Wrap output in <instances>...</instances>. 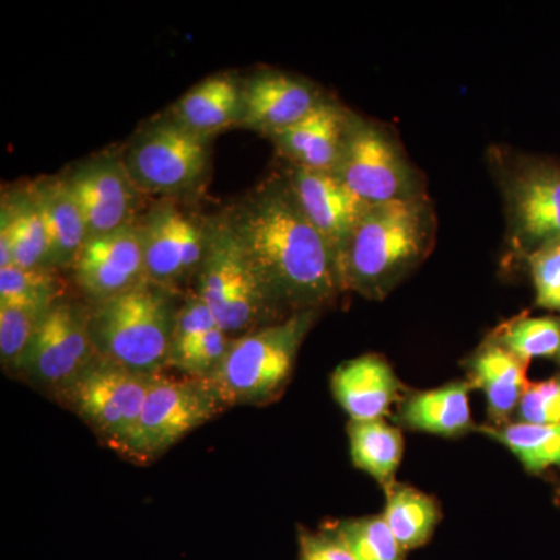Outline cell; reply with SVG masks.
Returning a JSON list of instances; mask_svg holds the SVG:
<instances>
[{
	"label": "cell",
	"mask_w": 560,
	"mask_h": 560,
	"mask_svg": "<svg viewBox=\"0 0 560 560\" xmlns=\"http://www.w3.org/2000/svg\"><path fill=\"white\" fill-rule=\"evenodd\" d=\"M224 213L287 315L319 311L345 293L337 256L302 212L287 176L265 180Z\"/></svg>",
	"instance_id": "1"
},
{
	"label": "cell",
	"mask_w": 560,
	"mask_h": 560,
	"mask_svg": "<svg viewBox=\"0 0 560 560\" xmlns=\"http://www.w3.org/2000/svg\"><path fill=\"white\" fill-rule=\"evenodd\" d=\"M438 217L429 195L368 206L338 265L342 291L382 301L430 256Z\"/></svg>",
	"instance_id": "2"
},
{
	"label": "cell",
	"mask_w": 560,
	"mask_h": 560,
	"mask_svg": "<svg viewBox=\"0 0 560 560\" xmlns=\"http://www.w3.org/2000/svg\"><path fill=\"white\" fill-rule=\"evenodd\" d=\"M171 289L140 283L91 305V337L98 359L140 374L167 368L179 307Z\"/></svg>",
	"instance_id": "3"
},
{
	"label": "cell",
	"mask_w": 560,
	"mask_h": 560,
	"mask_svg": "<svg viewBox=\"0 0 560 560\" xmlns=\"http://www.w3.org/2000/svg\"><path fill=\"white\" fill-rule=\"evenodd\" d=\"M488 162L506 217L503 264L512 268L560 241V162L508 147H490Z\"/></svg>",
	"instance_id": "4"
},
{
	"label": "cell",
	"mask_w": 560,
	"mask_h": 560,
	"mask_svg": "<svg viewBox=\"0 0 560 560\" xmlns=\"http://www.w3.org/2000/svg\"><path fill=\"white\" fill-rule=\"evenodd\" d=\"M197 280L198 296L232 338L290 316L271 296L224 212L206 219L205 259Z\"/></svg>",
	"instance_id": "5"
},
{
	"label": "cell",
	"mask_w": 560,
	"mask_h": 560,
	"mask_svg": "<svg viewBox=\"0 0 560 560\" xmlns=\"http://www.w3.org/2000/svg\"><path fill=\"white\" fill-rule=\"evenodd\" d=\"M318 313H291L279 323L234 338L220 366L202 381L221 407L267 405L282 396Z\"/></svg>",
	"instance_id": "6"
},
{
	"label": "cell",
	"mask_w": 560,
	"mask_h": 560,
	"mask_svg": "<svg viewBox=\"0 0 560 560\" xmlns=\"http://www.w3.org/2000/svg\"><path fill=\"white\" fill-rule=\"evenodd\" d=\"M334 175L368 205L429 195L425 176L412 164L396 132L353 110Z\"/></svg>",
	"instance_id": "7"
},
{
	"label": "cell",
	"mask_w": 560,
	"mask_h": 560,
	"mask_svg": "<svg viewBox=\"0 0 560 560\" xmlns=\"http://www.w3.org/2000/svg\"><path fill=\"white\" fill-rule=\"evenodd\" d=\"M212 138L178 124L167 113L132 136L121 151L128 175L140 194L183 197L205 183Z\"/></svg>",
	"instance_id": "8"
},
{
	"label": "cell",
	"mask_w": 560,
	"mask_h": 560,
	"mask_svg": "<svg viewBox=\"0 0 560 560\" xmlns=\"http://www.w3.org/2000/svg\"><path fill=\"white\" fill-rule=\"evenodd\" d=\"M154 375L125 370L97 357L58 394L106 444L127 453Z\"/></svg>",
	"instance_id": "9"
},
{
	"label": "cell",
	"mask_w": 560,
	"mask_h": 560,
	"mask_svg": "<svg viewBox=\"0 0 560 560\" xmlns=\"http://www.w3.org/2000/svg\"><path fill=\"white\" fill-rule=\"evenodd\" d=\"M90 323L91 307L62 298L55 302L40 320L18 372L58 393L68 388L97 359Z\"/></svg>",
	"instance_id": "10"
},
{
	"label": "cell",
	"mask_w": 560,
	"mask_h": 560,
	"mask_svg": "<svg viewBox=\"0 0 560 560\" xmlns=\"http://www.w3.org/2000/svg\"><path fill=\"white\" fill-rule=\"evenodd\" d=\"M220 401L202 381H175L156 374L140 415L138 429L125 455L156 458L190 431L219 412Z\"/></svg>",
	"instance_id": "11"
},
{
	"label": "cell",
	"mask_w": 560,
	"mask_h": 560,
	"mask_svg": "<svg viewBox=\"0 0 560 560\" xmlns=\"http://www.w3.org/2000/svg\"><path fill=\"white\" fill-rule=\"evenodd\" d=\"M138 224L149 282L175 290L197 278L205 259L206 220L164 198Z\"/></svg>",
	"instance_id": "12"
},
{
	"label": "cell",
	"mask_w": 560,
	"mask_h": 560,
	"mask_svg": "<svg viewBox=\"0 0 560 560\" xmlns=\"http://www.w3.org/2000/svg\"><path fill=\"white\" fill-rule=\"evenodd\" d=\"M86 221L90 237L136 223L140 191L125 167L121 153H103L80 162L65 176Z\"/></svg>",
	"instance_id": "13"
},
{
	"label": "cell",
	"mask_w": 560,
	"mask_h": 560,
	"mask_svg": "<svg viewBox=\"0 0 560 560\" xmlns=\"http://www.w3.org/2000/svg\"><path fill=\"white\" fill-rule=\"evenodd\" d=\"M72 271L77 285L91 305L147 282L138 221L88 238Z\"/></svg>",
	"instance_id": "14"
},
{
	"label": "cell",
	"mask_w": 560,
	"mask_h": 560,
	"mask_svg": "<svg viewBox=\"0 0 560 560\" xmlns=\"http://www.w3.org/2000/svg\"><path fill=\"white\" fill-rule=\"evenodd\" d=\"M326 95L312 81L290 73H254L242 84L241 127L271 138L308 116Z\"/></svg>",
	"instance_id": "15"
},
{
	"label": "cell",
	"mask_w": 560,
	"mask_h": 560,
	"mask_svg": "<svg viewBox=\"0 0 560 560\" xmlns=\"http://www.w3.org/2000/svg\"><path fill=\"white\" fill-rule=\"evenodd\" d=\"M285 176L302 212L340 259L350 235L370 205L352 194L334 173L290 165Z\"/></svg>",
	"instance_id": "16"
},
{
	"label": "cell",
	"mask_w": 560,
	"mask_h": 560,
	"mask_svg": "<svg viewBox=\"0 0 560 560\" xmlns=\"http://www.w3.org/2000/svg\"><path fill=\"white\" fill-rule=\"evenodd\" d=\"M349 117L350 109L326 95L308 116L270 139L291 167L334 173L340 160Z\"/></svg>",
	"instance_id": "17"
},
{
	"label": "cell",
	"mask_w": 560,
	"mask_h": 560,
	"mask_svg": "<svg viewBox=\"0 0 560 560\" xmlns=\"http://www.w3.org/2000/svg\"><path fill=\"white\" fill-rule=\"evenodd\" d=\"M335 400L350 420H378L400 397L401 383L393 366L377 353L345 361L330 378Z\"/></svg>",
	"instance_id": "18"
},
{
	"label": "cell",
	"mask_w": 560,
	"mask_h": 560,
	"mask_svg": "<svg viewBox=\"0 0 560 560\" xmlns=\"http://www.w3.org/2000/svg\"><path fill=\"white\" fill-rule=\"evenodd\" d=\"M50 268L49 237L32 183L3 191L0 208V268Z\"/></svg>",
	"instance_id": "19"
},
{
	"label": "cell",
	"mask_w": 560,
	"mask_h": 560,
	"mask_svg": "<svg viewBox=\"0 0 560 560\" xmlns=\"http://www.w3.org/2000/svg\"><path fill=\"white\" fill-rule=\"evenodd\" d=\"M529 363L490 337L470 357L467 382L485 393L492 427L506 425L517 411L529 385Z\"/></svg>",
	"instance_id": "20"
},
{
	"label": "cell",
	"mask_w": 560,
	"mask_h": 560,
	"mask_svg": "<svg viewBox=\"0 0 560 560\" xmlns=\"http://www.w3.org/2000/svg\"><path fill=\"white\" fill-rule=\"evenodd\" d=\"M242 84L232 73L209 77L173 103L167 114L189 130L213 138L241 127Z\"/></svg>",
	"instance_id": "21"
},
{
	"label": "cell",
	"mask_w": 560,
	"mask_h": 560,
	"mask_svg": "<svg viewBox=\"0 0 560 560\" xmlns=\"http://www.w3.org/2000/svg\"><path fill=\"white\" fill-rule=\"evenodd\" d=\"M32 186L49 237V267L51 270H72L90 238L80 206L65 178L33 180Z\"/></svg>",
	"instance_id": "22"
},
{
	"label": "cell",
	"mask_w": 560,
	"mask_h": 560,
	"mask_svg": "<svg viewBox=\"0 0 560 560\" xmlns=\"http://www.w3.org/2000/svg\"><path fill=\"white\" fill-rule=\"evenodd\" d=\"M470 383L452 382L440 388L418 390L400 405L397 422L412 431L456 438L474 430Z\"/></svg>",
	"instance_id": "23"
},
{
	"label": "cell",
	"mask_w": 560,
	"mask_h": 560,
	"mask_svg": "<svg viewBox=\"0 0 560 560\" xmlns=\"http://www.w3.org/2000/svg\"><path fill=\"white\" fill-rule=\"evenodd\" d=\"M348 433L353 466L366 471L383 488L393 485L404 458L405 442L400 430L383 419L350 420Z\"/></svg>",
	"instance_id": "24"
},
{
	"label": "cell",
	"mask_w": 560,
	"mask_h": 560,
	"mask_svg": "<svg viewBox=\"0 0 560 560\" xmlns=\"http://www.w3.org/2000/svg\"><path fill=\"white\" fill-rule=\"evenodd\" d=\"M386 503L382 517L405 552L418 550L433 537L441 521L436 501L427 493L394 481L385 488Z\"/></svg>",
	"instance_id": "25"
},
{
	"label": "cell",
	"mask_w": 560,
	"mask_h": 560,
	"mask_svg": "<svg viewBox=\"0 0 560 560\" xmlns=\"http://www.w3.org/2000/svg\"><path fill=\"white\" fill-rule=\"evenodd\" d=\"M481 431L503 444L529 474L560 467V423L533 425L514 422L503 427H482Z\"/></svg>",
	"instance_id": "26"
},
{
	"label": "cell",
	"mask_w": 560,
	"mask_h": 560,
	"mask_svg": "<svg viewBox=\"0 0 560 560\" xmlns=\"http://www.w3.org/2000/svg\"><path fill=\"white\" fill-rule=\"evenodd\" d=\"M492 340L511 350L523 360L559 359L560 318L559 316H517L501 324L490 335Z\"/></svg>",
	"instance_id": "27"
},
{
	"label": "cell",
	"mask_w": 560,
	"mask_h": 560,
	"mask_svg": "<svg viewBox=\"0 0 560 560\" xmlns=\"http://www.w3.org/2000/svg\"><path fill=\"white\" fill-rule=\"evenodd\" d=\"M61 300L60 279L51 268H0V304L50 307Z\"/></svg>",
	"instance_id": "28"
},
{
	"label": "cell",
	"mask_w": 560,
	"mask_h": 560,
	"mask_svg": "<svg viewBox=\"0 0 560 560\" xmlns=\"http://www.w3.org/2000/svg\"><path fill=\"white\" fill-rule=\"evenodd\" d=\"M50 307L0 304V359L3 366L18 371Z\"/></svg>",
	"instance_id": "29"
},
{
	"label": "cell",
	"mask_w": 560,
	"mask_h": 560,
	"mask_svg": "<svg viewBox=\"0 0 560 560\" xmlns=\"http://www.w3.org/2000/svg\"><path fill=\"white\" fill-rule=\"evenodd\" d=\"M337 529L355 560H405V551L382 515L341 522Z\"/></svg>",
	"instance_id": "30"
},
{
	"label": "cell",
	"mask_w": 560,
	"mask_h": 560,
	"mask_svg": "<svg viewBox=\"0 0 560 560\" xmlns=\"http://www.w3.org/2000/svg\"><path fill=\"white\" fill-rule=\"evenodd\" d=\"M232 340L234 338L217 327L194 340L173 345L167 366L190 375L195 381H206L226 357Z\"/></svg>",
	"instance_id": "31"
},
{
	"label": "cell",
	"mask_w": 560,
	"mask_h": 560,
	"mask_svg": "<svg viewBox=\"0 0 560 560\" xmlns=\"http://www.w3.org/2000/svg\"><path fill=\"white\" fill-rule=\"evenodd\" d=\"M525 265L536 290V304L547 311L560 312V241L534 250Z\"/></svg>",
	"instance_id": "32"
},
{
	"label": "cell",
	"mask_w": 560,
	"mask_h": 560,
	"mask_svg": "<svg viewBox=\"0 0 560 560\" xmlns=\"http://www.w3.org/2000/svg\"><path fill=\"white\" fill-rule=\"evenodd\" d=\"M518 422L533 425L560 423V377L534 382L523 394L517 408Z\"/></svg>",
	"instance_id": "33"
},
{
	"label": "cell",
	"mask_w": 560,
	"mask_h": 560,
	"mask_svg": "<svg viewBox=\"0 0 560 560\" xmlns=\"http://www.w3.org/2000/svg\"><path fill=\"white\" fill-rule=\"evenodd\" d=\"M215 316L210 312L208 304L198 296L191 294L189 300L180 305L178 315H176L175 334H173V345L194 340L208 331L217 329Z\"/></svg>",
	"instance_id": "34"
},
{
	"label": "cell",
	"mask_w": 560,
	"mask_h": 560,
	"mask_svg": "<svg viewBox=\"0 0 560 560\" xmlns=\"http://www.w3.org/2000/svg\"><path fill=\"white\" fill-rule=\"evenodd\" d=\"M300 560H355L337 526L300 533Z\"/></svg>",
	"instance_id": "35"
},
{
	"label": "cell",
	"mask_w": 560,
	"mask_h": 560,
	"mask_svg": "<svg viewBox=\"0 0 560 560\" xmlns=\"http://www.w3.org/2000/svg\"><path fill=\"white\" fill-rule=\"evenodd\" d=\"M558 363L560 364V357H559V359H558Z\"/></svg>",
	"instance_id": "36"
}]
</instances>
